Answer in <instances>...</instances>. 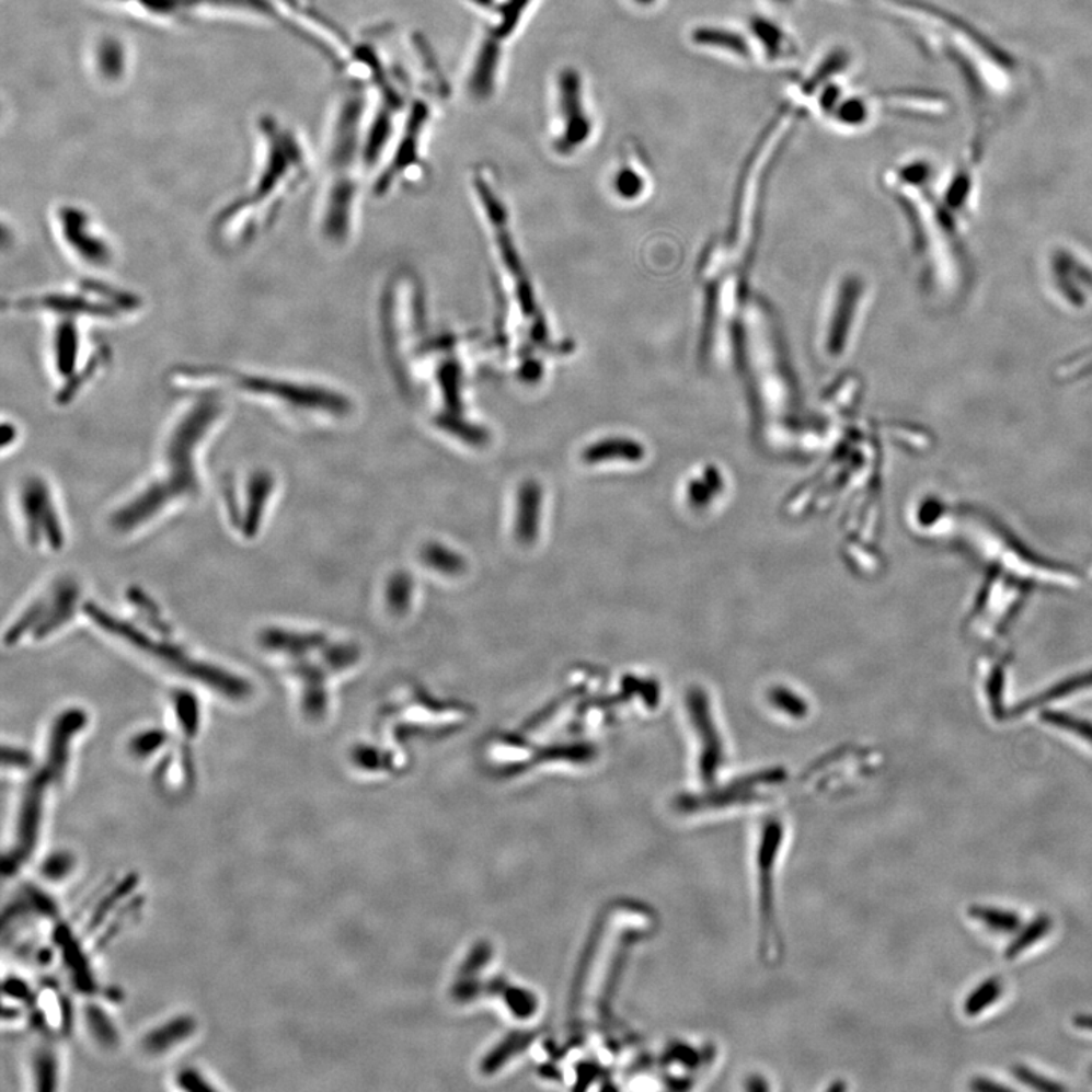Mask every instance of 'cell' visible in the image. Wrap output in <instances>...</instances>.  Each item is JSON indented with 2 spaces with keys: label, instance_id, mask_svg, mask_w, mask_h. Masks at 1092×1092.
Segmentation results:
<instances>
[{
  "label": "cell",
  "instance_id": "obj_16",
  "mask_svg": "<svg viewBox=\"0 0 1092 1092\" xmlns=\"http://www.w3.org/2000/svg\"><path fill=\"white\" fill-rule=\"evenodd\" d=\"M542 516V488L536 481H527L519 488L516 504L515 536L522 545H531L539 538Z\"/></svg>",
  "mask_w": 1092,
  "mask_h": 1092
},
{
  "label": "cell",
  "instance_id": "obj_8",
  "mask_svg": "<svg viewBox=\"0 0 1092 1092\" xmlns=\"http://www.w3.org/2000/svg\"><path fill=\"white\" fill-rule=\"evenodd\" d=\"M582 77L573 69L563 70L555 93V151L573 153L583 148L595 133L593 110L587 104Z\"/></svg>",
  "mask_w": 1092,
  "mask_h": 1092
},
{
  "label": "cell",
  "instance_id": "obj_36",
  "mask_svg": "<svg viewBox=\"0 0 1092 1092\" xmlns=\"http://www.w3.org/2000/svg\"><path fill=\"white\" fill-rule=\"evenodd\" d=\"M18 425L19 424H15L14 421L13 422H7V421L3 422V427H2V435H3L2 448L3 449H8L10 447H14L15 441H18L19 436H21V429H19Z\"/></svg>",
  "mask_w": 1092,
  "mask_h": 1092
},
{
  "label": "cell",
  "instance_id": "obj_21",
  "mask_svg": "<svg viewBox=\"0 0 1092 1092\" xmlns=\"http://www.w3.org/2000/svg\"><path fill=\"white\" fill-rule=\"evenodd\" d=\"M1051 928V918L1046 913L1039 915V917H1036L1035 920L1028 922L1026 928L1021 930V932L1013 938L1011 944H1009L1008 949L1004 950V957H1007V959H1015V957H1019L1020 954H1023L1026 950L1031 949L1032 945H1035L1036 942L1043 940V938H1046Z\"/></svg>",
  "mask_w": 1092,
  "mask_h": 1092
},
{
  "label": "cell",
  "instance_id": "obj_15",
  "mask_svg": "<svg viewBox=\"0 0 1092 1092\" xmlns=\"http://www.w3.org/2000/svg\"><path fill=\"white\" fill-rule=\"evenodd\" d=\"M260 645L267 652L281 656L298 657L317 652L326 645V637L321 633L295 632L281 627H267L258 634Z\"/></svg>",
  "mask_w": 1092,
  "mask_h": 1092
},
{
  "label": "cell",
  "instance_id": "obj_35",
  "mask_svg": "<svg viewBox=\"0 0 1092 1092\" xmlns=\"http://www.w3.org/2000/svg\"><path fill=\"white\" fill-rule=\"evenodd\" d=\"M969 1088L977 1092H1007L1012 1091V1088L1000 1085V1083L992 1082L991 1079L987 1078H976L969 1083Z\"/></svg>",
  "mask_w": 1092,
  "mask_h": 1092
},
{
  "label": "cell",
  "instance_id": "obj_17",
  "mask_svg": "<svg viewBox=\"0 0 1092 1092\" xmlns=\"http://www.w3.org/2000/svg\"><path fill=\"white\" fill-rule=\"evenodd\" d=\"M873 104L862 94H843L827 119L846 131H861L873 119Z\"/></svg>",
  "mask_w": 1092,
  "mask_h": 1092
},
{
  "label": "cell",
  "instance_id": "obj_28",
  "mask_svg": "<svg viewBox=\"0 0 1092 1092\" xmlns=\"http://www.w3.org/2000/svg\"><path fill=\"white\" fill-rule=\"evenodd\" d=\"M634 447L632 441L627 440H605L599 441L597 445H593L586 449L585 460L587 463H599V461L605 459H610V457H633Z\"/></svg>",
  "mask_w": 1092,
  "mask_h": 1092
},
{
  "label": "cell",
  "instance_id": "obj_22",
  "mask_svg": "<svg viewBox=\"0 0 1092 1092\" xmlns=\"http://www.w3.org/2000/svg\"><path fill=\"white\" fill-rule=\"evenodd\" d=\"M176 720L185 736L193 737L199 731V704L196 697L188 691H175L172 697Z\"/></svg>",
  "mask_w": 1092,
  "mask_h": 1092
},
{
  "label": "cell",
  "instance_id": "obj_24",
  "mask_svg": "<svg viewBox=\"0 0 1092 1092\" xmlns=\"http://www.w3.org/2000/svg\"><path fill=\"white\" fill-rule=\"evenodd\" d=\"M412 593L413 583L407 574H395L389 579L388 589H386V601H388L392 613L402 614L407 612L410 602H412Z\"/></svg>",
  "mask_w": 1092,
  "mask_h": 1092
},
{
  "label": "cell",
  "instance_id": "obj_19",
  "mask_svg": "<svg viewBox=\"0 0 1092 1092\" xmlns=\"http://www.w3.org/2000/svg\"><path fill=\"white\" fill-rule=\"evenodd\" d=\"M422 560L436 573L449 575V577H456L467 570L464 559L441 543H428L427 547H424Z\"/></svg>",
  "mask_w": 1092,
  "mask_h": 1092
},
{
  "label": "cell",
  "instance_id": "obj_18",
  "mask_svg": "<svg viewBox=\"0 0 1092 1092\" xmlns=\"http://www.w3.org/2000/svg\"><path fill=\"white\" fill-rule=\"evenodd\" d=\"M195 1031V1021L188 1016H181L165 1023L164 1026L156 1028L145 1038L146 1050L151 1053H164L171 1050L180 1043L187 1039Z\"/></svg>",
  "mask_w": 1092,
  "mask_h": 1092
},
{
  "label": "cell",
  "instance_id": "obj_5",
  "mask_svg": "<svg viewBox=\"0 0 1092 1092\" xmlns=\"http://www.w3.org/2000/svg\"><path fill=\"white\" fill-rule=\"evenodd\" d=\"M84 612L90 621L104 630L106 634H112L113 637L126 642L133 648L149 654L172 671L192 678L193 681H198L205 688L211 689L228 700L242 701L252 696V686L246 678L227 671L220 666L198 660L191 653L185 652L184 646L175 644L169 634L152 636L140 627L134 625L112 612H106L104 607L94 605V602H87Z\"/></svg>",
  "mask_w": 1092,
  "mask_h": 1092
},
{
  "label": "cell",
  "instance_id": "obj_26",
  "mask_svg": "<svg viewBox=\"0 0 1092 1092\" xmlns=\"http://www.w3.org/2000/svg\"><path fill=\"white\" fill-rule=\"evenodd\" d=\"M168 733L161 731V728L140 732L129 743V751L137 759H146V757H151L153 752L163 748L165 743H168Z\"/></svg>",
  "mask_w": 1092,
  "mask_h": 1092
},
{
  "label": "cell",
  "instance_id": "obj_1",
  "mask_svg": "<svg viewBox=\"0 0 1092 1092\" xmlns=\"http://www.w3.org/2000/svg\"><path fill=\"white\" fill-rule=\"evenodd\" d=\"M184 396L165 424L156 476L113 515L112 526L122 533L137 530L169 506L200 494V455L227 424L231 400L218 393Z\"/></svg>",
  "mask_w": 1092,
  "mask_h": 1092
},
{
  "label": "cell",
  "instance_id": "obj_38",
  "mask_svg": "<svg viewBox=\"0 0 1092 1092\" xmlns=\"http://www.w3.org/2000/svg\"><path fill=\"white\" fill-rule=\"evenodd\" d=\"M634 7L641 8V10H653L660 5L664 0H630Z\"/></svg>",
  "mask_w": 1092,
  "mask_h": 1092
},
{
  "label": "cell",
  "instance_id": "obj_33",
  "mask_svg": "<svg viewBox=\"0 0 1092 1092\" xmlns=\"http://www.w3.org/2000/svg\"><path fill=\"white\" fill-rule=\"evenodd\" d=\"M3 765L14 768V770H30L33 767V756L23 748H3Z\"/></svg>",
  "mask_w": 1092,
  "mask_h": 1092
},
{
  "label": "cell",
  "instance_id": "obj_7",
  "mask_svg": "<svg viewBox=\"0 0 1092 1092\" xmlns=\"http://www.w3.org/2000/svg\"><path fill=\"white\" fill-rule=\"evenodd\" d=\"M50 228L66 257L87 275L102 277L117 262V248L112 235L89 208L62 203L50 215Z\"/></svg>",
  "mask_w": 1092,
  "mask_h": 1092
},
{
  "label": "cell",
  "instance_id": "obj_6",
  "mask_svg": "<svg viewBox=\"0 0 1092 1092\" xmlns=\"http://www.w3.org/2000/svg\"><path fill=\"white\" fill-rule=\"evenodd\" d=\"M360 94H349L348 102L338 114L336 133L331 146L330 175L326 176L321 228L323 238L343 242L349 234L350 215L356 200L357 183L354 168L357 160L358 128H360Z\"/></svg>",
  "mask_w": 1092,
  "mask_h": 1092
},
{
  "label": "cell",
  "instance_id": "obj_39",
  "mask_svg": "<svg viewBox=\"0 0 1092 1092\" xmlns=\"http://www.w3.org/2000/svg\"><path fill=\"white\" fill-rule=\"evenodd\" d=\"M1091 1076H1092V1067H1091Z\"/></svg>",
  "mask_w": 1092,
  "mask_h": 1092
},
{
  "label": "cell",
  "instance_id": "obj_20",
  "mask_svg": "<svg viewBox=\"0 0 1092 1092\" xmlns=\"http://www.w3.org/2000/svg\"><path fill=\"white\" fill-rule=\"evenodd\" d=\"M969 917L987 926L993 932L1012 933L1021 928V917L1011 910L991 908V906L974 905L968 908Z\"/></svg>",
  "mask_w": 1092,
  "mask_h": 1092
},
{
  "label": "cell",
  "instance_id": "obj_4",
  "mask_svg": "<svg viewBox=\"0 0 1092 1092\" xmlns=\"http://www.w3.org/2000/svg\"><path fill=\"white\" fill-rule=\"evenodd\" d=\"M47 361L58 405L72 404L110 365L108 346L94 341V321L78 314H49Z\"/></svg>",
  "mask_w": 1092,
  "mask_h": 1092
},
{
  "label": "cell",
  "instance_id": "obj_27",
  "mask_svg": "<svg viewBox=\"0 0 1092 1092\" xmlns=\"http://www.w3.org/2000/svg\"><path fill=\"white\" fill-rule=\"evenodd\" d=\"M614 191L618 196L624 199H634L641 196L645 188V180L634 165H624L618 169L613 179Z\"/></svg>",
  "mask_w": 1092,
  "mask_h": 1092
},
{
  "label": "cell",
  "instance_id": "obj_9",
  "mask_svg": "<svg viewBox=\"0 0 1092 1092\" xmlns=\"http://www.w3.org/2000/svg\"><path fill=\"white\" fill-rule=\"evenodd\" d=\"M19 501L30 542L41 545L42 540L46 539L53 550H61L65 545V531L47 481L41 475L26 476L19 491Z\"/></svg>",
  "mask_w": 1092,
  "mask_h": 1092
},
{
  "label": "cell",
  "instance_id": "obj_32",
  "mask_svg": "<svg viewBox=\"0 0 1092 1092\" xmlns=\"http://www.w3.org/2000/svg\"><path fill=\"white\" fill-rule=\"evenodd\" d=\"M72 866V858H70L69 854H54L47 859L43 873H45L46 877L50 878V881H61V878H65L66 875L70 873Z\"/></svg>",
  "mask_w": 1092,
  "mask_h": 1092
},
{
  "label": "cell",
  "instance_id": "obj_11",
  "mask_svg": "<svg viewBox=\"0 0 1092 1092\" xmlns=\"http://www.w3.org/2000/svg\"><path fill=\"white\" fill-rule=\"evenodd\" d=\"M747 31L755 45L757 60L780 66L790 65L798 57L800 47L794 35L774 19L752 15L748 21Z\"/></svg>",
  "mask_w": 1092,
  "mask_h": 1092
},
{
  "label": "cell",
  "instance_id": "obj_25",
  "mask_svg": "<svg viewBox=\"0 0 1092 1092\" xmlns=\"http://www.w3.org/2000/svg\"><path fill=\"white\" fill-rule=\"evenodd\" d=\"M128 599L133 606L137 607L140 617L145 619L149 629L153 630L157 634H169V627L163 621V618H161L159 607L156 606V602L148 595L141 593L137 587H133V589H129Z\"/></svg>",
  "mask_w": 1092,
  "mask_h": 1092
},
{
  "label": "cell",
  "instance_id": "obj_14",
  "mask_svg": "<svg viewBox=\"0 0 1092 1092\" xmlns=\"http://www.w3.org/2000/svg\"><path fill=\"white\" fill-rule=\"evenodd\" d=\"M46 598L45 617L33 632L34 639H38V641L49 637L73 618L78 599H80V587L72 579H61L55 585L53 595Z\"/></svg>",
  "mask_w": 1092,
  "mask_h": 1092
},
{
  "label": "cell",
  "instance_id": "obj_31",
  "mask_svg": "<svg viewBox=\"0 0 1092 1092\" xmlns=\"http://www.w3.org/2000/svg\"><path fill=\"white\" fill-rule=\"evenodd\" d=\"M35 1056H37L34 1064L35 1079L41 1082V1090H53L55 1079H57V1064H55L54 1053L45 1048Z\"/></svg>",
  "mask_w": 1092,
  "mask_h": 1092
},
{
  "label": "cell",
  "instance_id": "obj_10",
  "mask_svg": "<svg viewBox=\"0 0 1092 1092\" xmlns=\"http://www.w3.org/2000/svg\"><path fill=\"white\" fill-rule=\"evenodd\" d=\"M689 41L697 49L731 58L733 61L750 62L751 65L757 60L755 45H752L748 31L720 25V23L716 25L715 23H704V25L692 27Z\"/></svg>",
  "mask_w": 1092,
  "mask_h": 1092
},
{
  "label": "cell",
  "instance_id": "obj_34",
  "mask_svg": "<svg viewBox=\"0 0 1092 1092\" xmlns=\"http://www.w3.org/2000/svg\"><path fill=\"white\" fill-rule=\"evenodd\" d=\"M179 1082L184 1090H211L207 1083L204 1082L203 1078L196 1071H183L180 1074Z\"/></svg>",
  "mask_w": 1092,
  "mask_h": 1092
},
{
  "label": "cell",
  "instance_id": "obj_30",
  "mask_svg": "<svg viewBox=\"0 0 1092 1092\" xmlns=\"http://www.w3.org/2000/svg\"><path fill=\"white\" fill-rule=\"evenodd\" d=\"M87 1021H89L90 1031L96 1036L97 1041H101L105 1046L116 1043V1031L110 1023L108 1016L101 1011L100 1008H90L87 1011Z\"/></svg>",
  "mask_w": 1092,
  "mask_h": 1092
},
{
  "label": "cell",
  "instance_id": "obj_23",
  "mask_svg": "<svg viewBox=\"0 0 1092 1092\" xmlns=\"http://www.w3.org/2000/svg\"><path fill=\"white\" fill-rule=\"evenodd\" d=\"M1001 992H1003V987H1001L999 979L992 977V979L985 980L965 1000L964 1012L968 1016L979 1015L985 1009L991 1007L993 1001L1000 999Z\"/></svg>",
  "mask_w": 1092,
  "mask_h": 1092
},
{
  "label": "cell",
  "instance_id": "obj_3",
  "mask_svg": "<svg viewBox=\"0 0 1092 1092\" xmlns=\"http://www.w3.org/2000/svg\"><path fill=\"white\" fill-rule=\"evenodd\" d=\"M3 309L25 317L78 314L96 323L128 321L145 309L143 299L133 290L106 281L96 275H85L81 281L65 289L41 290L18 295L3 302Z\"/></svg>",
  "mask_w": 1092,
  "mask_h": 1092
},
{
  "label": "cell",
  "instance_id": "obj_12",
  "mask_svg": "<svg viewBox=\"0 0 1092 1092\" xmlns=\"http://www.w3.org/2000/svg\"><path fill=\"white\" fill-rule=\"evenodd\" d=\"M289 671L298 678L301 683L302 713L310 721H321L329 709V693H326V674L330 669L322 664H313L307 656L290 657Z\"/></svg>",
  "mask_w": 1092,
  "mask_h": 1092
},
{
  "label": "cell",
  "instance_id": "obj_29",
  "mask_svg": "<svg viewBox=\"0 0 1092 1092\" xmlns=\"http://www.w3.org/2000/svg\"><path fill=\"white\" fill-rule=\"evenodd\" d=\"M1012 1074L1024 1083L1026 1087H1031L1032 1090L1043 1091V1092H1058L1066 1090V1087L1059 1085V1083L1053 1082L1051 1079L1046 1078V1076L1038 1074V1072L1031 1070L1026 1066H1013Z\"/></svg>",
  "mask_w": 1092,
  "mask_h": 1092
},
{
  "label": "cell",
  "instance_id": "obj_2",
  "mask_svg": "<svg viewBox=\"0 0 1092 1092\" xmlns=\"http://www.w3.org/2000/svg\"><path fill=\"white\" fill-rule=\"evenodd\" d=\"M171 382L183 395L218 393L243 400L284 417L333 416L350 412L348 398L319 382L275 372L223 366L192 365L172 370Z\"/></svg>",
  "mask_w": 1092,
  "mask_h": 1092
},
{
  "label": "cell",
  "instance_id": "obj_13",
  "mask_svg": "<svg viewBox=\"0 0 1092 1092\" xmlns=\"http://www.w3.org/2000/svg\"><path fill=\"white\" fill-rule=\"evenodd\" d=\"M275 487H277V480L267 469H255L248 476L246 491H244L246 503H244L242 522H240V530H242L244 538L252 539L257 536L264 510L274 495Z\"/></svg>",
  "mask_w": 1092,
  "mask_h": 1092
},
{
  "label": "cell",
  "instance_id": "obj_37",
  "mask_svg": "<svg viewBox=\"0 0 1092 1092\" xmlns=\"http://www.w3.org/2000/svg\"><path fill=\"white\" fill-rule=\"evenodd\" d=\"M1072 1024H1074V1026L1078 1028H1082V1031L1092 1032L1091 1013H1079V1015H1074V1019H1072Z\"/></svg>",
  "mask_w": 1092,
  "mask_h": 1092
}]
</instances>
